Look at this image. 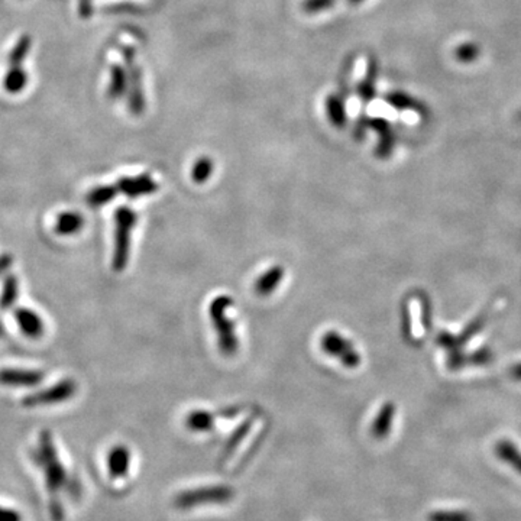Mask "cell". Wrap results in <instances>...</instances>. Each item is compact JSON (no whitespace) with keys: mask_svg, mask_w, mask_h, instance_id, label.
Wrapping results in <instances>:
<instances>
[{"mask_svg":"<svg viewBox=\"0 0 521 521\" xmlns=\"http://www.w3.org/2000/svg\"><path fill=\"white\" fill-rule=\"evenodd\" d=\"M320 346L329 356L336 358L346 368H358L361 365V355L355 349L354 343L343 337L339 332L329 330L320 339Z\"/></svg>","mask_w":521,"mask_h":521,"instance_id":"6","label":"cell"},{"mask_svg":"<svg viewBox=\"0 0 521 521\" xmlns=\"http://www.w3.org/2000/svg\"><path fill=\"white\" fill-rule=\"evenodd\" d=\"M117 187L116 184H108V186H98L89 191L86 202L90 207H102L109 205L113 198L117 195Z\"/></svg>","mask_w":521,"mask_h":521,"instance_id":"20","label":"cell"},{"mask_svg":"<svg viewBox=\"0 0 521 521\" xmlns=\"http://www.w3.org/2000/svg\"><path fill=\"white\" fill-rule=\"evenodd\" d=\"M86 225L84 216L79 212H63L56 217L54 232L61 236H74L82 232Z\"/></svg>","mask_w":521,"mask_h":521,"instance_id":"14","label":"cell"},{"mask_svg":"<svg viewBox=\"0 0 521 521\" xmlns=\"http://www.w3.org/2000/svg\"><path fill=\"white\" fill-rule=\"evenodd\" d=\"M37 461L45 469L48 489L51 492L60 491L67 481V475L57 456L53 437L49 432H42L39 436V448L37 451Z\"/></svg>","mask_w":521,"mask_h":521,"instance_id":"4","label":"cell"},{"mask_svg":"<svg viewBox=\"0 0 521 521\" xmlns=\"http://www.w3.org/2000/svg\"><path fill=\"white\" fill-rule=\"evenodd\" d=\"M30 45H31V42H30L28 37L20 38V41L12 49L11 63L15 64V65H19L22 63V60H25V56H27V53L30 51Z\"/></svg>","mask_w":521,"mask_h":521,"instance_id":"29","label":"cell"},{"mask_svg":"<svg viewBox=\"0 0 521 521\" xmlns=\"http://www.w3.org/2000/svg\"><path fill=\"white\" fill-rule=\"evenodd\" d=\"M284 278V268L281 265H274L265 271L264 274L255 283V292L261 297L271 295L280 287Z\"/></svg>","mask_w":521,"mask_h":521,"instance_id":"15","label":"cell"},{"mask_svg":"<svg viewBox=\"0 0 521 521\" xmlns=\"http://www.w3.org/2000/svg\"><path fill=\"white\" fill-rule=\"evenodd\" d=\"M12 264H13V258L9 254L0 255V278L6 274L8 269L12 266Z\"/></svg>","mask_w":521,"mask_h":521,"instance_id":"32","label":"cell"},{"mask_svg":"<svg viewBox=\"0 0 521 521\" xmlns=\"http://www.w3.org/2000/svg\"><path fill=\"white\" fill-rule=\"evenodd\" d=\"M369 129L375 131L380 136L378 145L375 148V154L380 158H388L392 154L395 146V135L390 122L384 117H369Z\"/></svg>","mask_w":521,"mask_h":521,"instance_id":"11","label":"cell"},{"mask_svg":"<svg viewBox=\"0 0 521 521\" xmlns=\"http://www.w3.org/2000/svg\"><path fill=\"white\" fill-rule=\"evenodd\" d=\"M77 390L79 387L76 381H74L72 378H65L45 390L27 395L22 400V404L23 407L32 409V407H45V406L65 403L76 395Z\"/></svg>","mask_w":521,"mask_h":521,"instance_id":"5","label":"cell"},{"mask_svg":"<svg viewBox=\"0 0 521 521\" xmlns=\"http://www.w3.org/2000/svg\"><path fill=\"white\" fill-rule=\"evenodd\" d=\"M429 521H474L472 515L466 511H433Z\"/></svg>","mask_w":521,"mask_h":521,"instance_id":"26","label":"cell"},{"mask_svg":"<svg viewBox=\"0 0 521 521\" xmlns=\"http://www.w3.org/2000/svg\"><path fill=\"white\" fill-rule=\"evenodd\" d=\"M395 411L397 409L392 403H385L380 409L374 423H372L371 426L372 436H374L375 439H385L390 435L394 418H395Z\"/></svg>","mask_w":521,"mask_h":521,"instance_id":"17","label":"cell"},{"mask_svg":"<svg viewBox=\"0 0 521 521\" xmlns=\"http://www.w3.org/2000/svg\"><path fill=\"white\" fill-rule=\"evenodd\" d=\"M138 223V214L128 206H120L115 212V245L112 255V268L122 272L129 264L132 232Z\"/></svg>","mask_w":521,"mask_h":521,"instance_id":"1","label":"cell"},{"mask_svg":"<svg viewBox=\"0 0 521 521\" xmlns=\"http://www.w3.org/2000/svg\"><path fill=\"white\" fill-rule=\"evenodd\" d=\"M45 378L41 369L27 368H2L0 369V385L11 388H32L39 385Z\"/></svg>","mask_w":521,"mask_h":521,"instance_id":"8","label":"cell"},{"mask_svg":"<svg viewBox=\"0 0 521 521\" xmlns=\"http://www.w3.org/2000/svg\"><path fill=\"white\" fill-rule=\"evenodd\" d=\"M19 299V281L15 274L5 278L0 292V310H11Z\"/></svg>","mask_w":521,"mask_h":521,"instance_id":"21","label":"cell"},{"mask_svg":"<svg viewBox=\"0 0 521 521\" xmlns=\"http://www.w3.org/2000/svg\"><path fill=\"white\" fill-rule=\"evenodd\" d=\"M495 455L521 475V452L513 442L507 439L500 440L495 444Z\"/></svg>","mask_w":521,"mask_h":521,"instance_id":"19","label":"cell"},{"mask_svg":"<svg viewBox=\"0 0 521 521\" xmlns=\"http://www.w3.org/2000/svg\"><path fill=\"white\" fill-rule=\"evenodd\" d=\"M385 101L397 110H420V106L414 98L401 91H390L385 96Z\"/></svg>","mask_w":521,"mask_h":521,"instance_id":"24","label":"cell"},{"mask_svg":"<svg viewBox=\"0 0 521 521\" xmlns=\"http://www.w3.org/2000/svg\"><path fill=\"white\" fill-rule=\"evenodd\" d=\"M217 416H220V411L210 413L206 410H194L187 414L186 426L190 432L206 433L213 430Z\"/></svg>","mask_w":521,"mask_h":521,"instance_id":"16","label":"cell"},{"mask_svg":"<svg viewBox=\"0 0 521 521\" xmlns=\"http://www.w3.org/2000/svg\"><path fill=\"white\" fill-rule=\"evenodd\" d=\"M15 320L19 330L30 339H41L45 333L42 317L32 309L19 307L15 310Z\"/></svg>","mask_w":521,"mask_h":521,"instance_id":"10","label":"cell"},{"mask_svg":"<svg viewBox=\"0 0 521 521\" xmlns=\"http://www.w3.org/2000/svg\"><path fill=\"white\" fill-rule=\"evenodd\" d=\"M233 300L229 295H219L210 304V319L217 333L219 349L223 355L231 356L238 351V336L235 330V321L228 316V310L233 307Z\"/></svg>","mask_w":521,"mask_h":521,"instance_id":"2","label":"cell"},{"mask_svg":"<svg viewBox=\"0 0 521 521\" xmlns=\"http://www.w3.org/2000/svg\"><path fill=\"white\" fill-rule=\"evenodd\" d=\"M511 374H513V377L514 378H517V380H521V364H518V365H515L513 369H511Z\"/></svg>","mask_w":521,"mask_h":521,"instance_id":"33","label":"cell"},{"mask_svg":"<svg viewBox=\"0 0 521 521\" xmlns=\"http://www.w3.org/2000/svg\"><path fill=\"white\" fill-rule=\"evenodd\" d=\"M25 84H27V74H25L23 70L13 68V70H11L6 74V77H5V87L9 91L16 93V91L22 90L25 87Z\"/></svg>","mask_w":521,"mask_h":521,"instance_id":"25","label":"cell"},{"mask_svg":"<svg viewBox=\"0 0 521 521\" xmlns=\"http://www.w3.org/2000/svg\"><path fill=\"white\" fill-rule=\"evenodd\" d=\"M125 61L128 64V86H129V110L134 115H141L145 110V96L142 89V74L135 65V51L132 48H127L123 51Z\"/></svg>","mask_w":521,"mask_h":521,"instance_id":"7","label":"cell"},{"mask_svg":"<svg viewBox=\"0 0 521 521\" xmlns=\"http://www.w3.org/2000/svg\"><path fill=\"white\" fill-rule=\"evenodd\" d=\"M4 335H5V326H4L2 321H0V337H2Z\"/></svg>","mask_w":521,"mask_h":521,"instance_id":"35","label":"cell"},{"mask_svg":"<svg viewBox=\"0 0 521 521\" xmlns=\"http://www.w3.org/2000/svg\"><path fill=\"white\" fill-rule=\"evenodd\" d=\"M336 0H303L302 8L307 15H317L332 9Z\"/></svg>","mask_w":521,"mask_h":521,"instance_id":"27","label":"cell"},{"mask_svg":"<svg viewBox=\"0 0 521 521\" xmlns=\"http://www.w3.org/2000/svg\"><path fill=\"white\" fill-rule=\"evenodd\" d=\"M131 468V452L123 444L113 446L108 456V469L112 480L125 478Z\"/></svg>","mask_w":521,"mask_h":521,"instance_id":"12","label":"cell"},{"mask_svg":"<svg viewBox=\"0 0 521 521\" xmlns=\"http://www.w3.org/2000/svg\"><path fill=\"white\" fill-rule=\"evenodd\" d=\"M377 76H378V63L375 57L368 58L366 64V74L365 77L356 86V94L362 101V103H369L377 96Z\"/></svg>","mask_w":521,"mask_h":521,"instance_id":"13","label":"cell"},{"mask_svg":"<svg viewBox=\"0 0 521 521\" xmlns=\"http://www.w3.org/2000/svg\"><path fill=\"white\" fill-rule=\"evenodd\" d=\"M326 112L333 127L342 129L347 122V113L343 97L337 93H332L326 97Z\"/></svg>","mask_w":521,"mask_h":521,"instance_id":"18","label":"cell"},{"mask_svg":"<svg viewBox=\"0 0 521 521\" xmlns=\"http://www.w3.org/2000/svg\"><path fill=\"white\" fill-rule=\"evenodd\" d=\"M235 491L228 485H213L186 489L176 495L174 506L179 510H191L198 506L207 504H228L233 500Z\"/></svg>","mask_w":521,"mask_h":521,"instance_id":"3","label":"cell"},{"mask_svg":"<svg viewBox=\"0 0 521 521\" xmlns=\"http://www.w3.org/2000/svg\"><path fill=\"white\" fill-rule=\"evenodd\" d=\"M213 168H214V164H213V160L209 158V157H200L198 158L193 168H191V179L194 183L197 184H203L206 183L213 174Z\"/></svg>","mask_w":521,"mask_h":521,"instance_id":"23","label":"cell"},{"mask_svg":"<svg viewBox=\"0 0 521 521\" xmlns=\"http://www.w3.org/2000/svg\"><path fill=\"white\" fill-rule=\"evenodd\" d=\"M0 521H22V518L15 510L0 507Z\"/></svg>","mask_w":521,"mask_h":521,"instance_id":"31","label":"cell"},{"mask_svg":"<svg viewBox=\"0 0 521 521\" xmlns=\"http://www.w3.org/2000/svg\"><path fill=\"white\" fill-rule=\"evenodd\" d=\"M346 2L349 4V5H354L355 6V5H361L362 2H365V0H346Z\"/></svg>","mask_w":521,"mask_h":521,"instance_id":"34","label":"cell"},{"mask_svg":"<svg viewBox=\"0 0 521 521\" xmlns=\"http://www.w3.org/2000/svg\"><path fill=\"white\" fill-rule=\"evenodd\" d=\"M117 191L125 194L129 198H139L142 195L153 194L158 190L157 181L153 179L150 174H139V176L135 177H122L116 183Z\"/></svg>","mask_w":521,"mask_h":521,"instance_id":"9","label":"cell"},{"mask_svg":"<svg viewBox=\"0 0 521 521\" xmlns=\"http://www.w3.org/2000/svg\"><path fill=\"white\" fill-rule=\"evenodd\" d=\"M128 89V72L123 70L120 65L112 67V77H110V86H109V94L113 98H119L125 94Z\"/></svg>","mask_w":521,"mask_h":521,"instance_id":"22","label":"cell"},{"mask_svg":"<svg viewBox=\"0 0 521 521\" xmlns=\"http://www.w3.org/2000/svg\"><path fill=\"white\" fill-rule=\"evenodd\" d=\"M369 129V116L362 113L356 122H355V128H354V135L356 139H362L366 134V131Z\"/></svg>","mask_w":521,"mask_h":521,"instance_id":"30","label":"cell"},{"mask_svg":"<svg viewBox=\"0 0 521 521\" xmlns=\"http://www.w3.org/2000/svg\"><path fill=\"white\" fill-rule=\"evenodd\" d=\"M251 425H252V421H251V420H246L245 423H242V425H240V426L233 432V435L231 436V439H229L228 443H226V454H232V452L238 448V446L240 444V442L247 436V433H250Z\"/></svg>","mask_w":521,"mask_h":521,"instance_id":"28","label":"cell"}]
</instances>
